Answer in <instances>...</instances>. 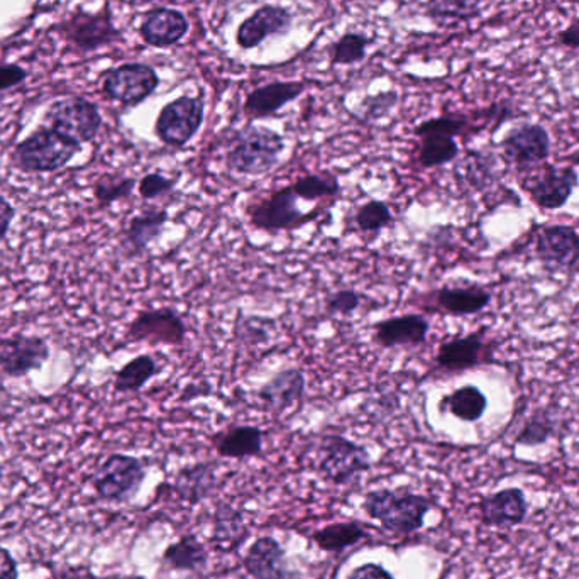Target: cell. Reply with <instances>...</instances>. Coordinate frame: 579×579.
<instances>
[{
	"mask_svg": "<svg viewBox=\"0 0 579 579\" xmlns=\"http://www.w3.org/2000/svg\"><path fill=\"white\" fill-rule=\"evenodd\" d=\"M285 149L287 143L278 131L246 124L230 137L224 163L245 177H263L277 168Z\"/></svg>",
	"mask_w": 579,
	"mask_h": 579,
	"instance_id": "1",
	"label": "cell"
},
{
	"mask_svg": "<svg viewBox=\"0 0 579 579\" xmlns=\"http://www.w3.org/2000/svg\"><path fill=\"white\" fill-rule=\"evenodd\" d=\"M432 507L431 498L407 489H374L363 502L364 511L371 518L379 520L390 533L403 536L421 530Z\"/></svg>",
	"mask_w": 579,
	"mask_h": 579,
	"instance_id": "2",
	"label": "cell"
},
{
	"mask_svg": "<svg viewBox=\"0 0 579 579\" xmlns=\"http://www.w3.org/2000/svg\"><path fill=\"white\" fill-rule=\"evenodd\" d=\"M472 130L465 115L444 114L424 121L415 126L414 136L421 139L417 163L421 168L431 169L449 165L459 156L456 137Z\"/></svg>",
	"mask_w": 579,
	"mask_h": 579,
	"instance_id": "3",
	"label": "cell"
},
{
	"mask_svg": "<svg viewBox=\"0 0 579 579\" xmlns=\"http://www.w3.org/2000/svg\"><path fill=\"white\" fill-rule=\"evenodd\" d=\"M80 149L82 144L43 126L15 146L12 159L22 172L51 173L69 165Z\"/></svg>",
	"mask_w": 579,
	"mask_h": 579,
	"instance_id": "4",
	"label": "cell"
},
{
	"mask_svg": "<svg viewBox=\"0 0 579 579\" xmlns=\"http://www.w3.org/2000/svg\"><path fill=\"white\" fill-rule=\"evenodd\" d=\"M299 200V195L293 192L292 185H285L277 190L259 195L249 204V224L265 232H280V230L300 229L321 216L322 210L306 213L300 209Z\"/></svg>",
	"mask_w": 579,
	"mask_h": 579,
	"instance_id": "5",
	"label": "cell"
},
{
	"mask_svg": "<svg viewBox=\"0 0 579 579\" xmlns=\"http://www.w3.org/2000/svg\"><path fill=\"white\" fill-rule=\"evenodd\" d=\"M370 468V453L361 444L339 434H331L321 441L317 473L324 482L335 486L348 485Z\"/></svg>",
	"mask_w": 579,
	"mask_h": 579,
	"instance_id": "6",
	"label": "cell"
},
{
	"mask_svg": "<svg viewBox=\"0 0 579 579\" xmlns=\"http://www.w3.org/2000/svg\"><path fill=\"white\" fill-rule=\"evenodd\" d=\"M144 479V461L130 454H111L94 476L97 497L107 504H126L136 497Z\"/></svg>",
	"mask_w": 579,
	"mask_h": 579,
	"instance_id": "7",
	"label": "cell"
},
{
	"mask_svg": "<svg viewBox=\"0 0 579 579\" xmlns=\"http://www.w3.org/2000/svg\"><path fill=\"white\" fill-rule=\"evenodd\" d=\"M206 121V102L194 95H182L163 105L155 121V134L169 148H185Z\"/></svg>",
	"mask_w": 579,
	"mask_h": 579,
	"instance_id": "8",
	"label": "cell"
},
{
	"mask_svg": "<svg viewBox=\"0 0 579 579\" xmlns=\"http://www.w3.org/2000/svg\"><path fill=\"white\" fill-rule=\"evenodd\" d=\"M48 127L75 143H91L102 127V115L94 102L83 97H66L53 102L44 114Z\"/></svg>",
	"mask_w": 579,
	"mask_h": 579,
	"instance_id": "9",
	"label": "cell"
},
{
	"mask_svg": "<svg viewBox=\"0 0 579 579\" xmlns=\"http://www.w3.org/2000/svg\"><path fill=\"white\" fill-rule=\"evenodd\" d=\"M58 31L80 53H92L123 40L108 6L99 12L75 11L58 25Z\"/></svg>",
	"mask_w": 579,
	"mask_h": 579,
	"instance_id": "10",
	"label": "cell"
},
{
	"mask_svg": "<svg viewBox=\"0 0 579 579\" xmlns=\"http://www.w3.org/2000/svg\"><path fill=\"white\" fill-rule=\"evenodd\" d=\"M188 328L180 312L172 307L141 310L126 329L127 342L152 345H184Z\"/></svg>",
	"mask_w": 579,
	"mask_h": 579,
	"instance_id": "11",
	"label": "cell"
},
{
	"mask_svg": "<svg viewBox=\"0 0 579 579\" xmlns=\"http://www.w3.org/2000/svg\"><path fill=\"white\" fill-rule=\"evenodd\" d=\"M159 86V76L153 66L144 63H124L108 70L102 80V91L123 107H137L148 101Z\"/></svg>",
	"mask_w": 579,
	"mask_h": 579,
	"instance_id": "12",
	"label": "cell"
},
{
	"mask_svg": "<svg viewBox=\"0 0 579 579\" xmlns=\"http://www.w3.org/2000/svg\"><path fill=\"white\" fill-rule=\"evenodd\" d=\"M534 252L549 273L579 270V232L571 226H546L537 232Z\"/></svg>",
	"mask_w": 579,
	"mask_h": 579,
	"instance_id": "13",
	"label": "cell"
},
{
	"mask_svg": "<svg viewBox=\"0 0 579 579\" xmlns=\"http://www.w3.org/2000/svg\"><path fill=\"white\" fill-rule=\"evenodd\" d=\"M500 149L508 165L518 169L536 168L551 155V136L542 124H520L505 134Z\"/></svg>",
	"mask_w": 579,
	"mask_h": 579,
	"instance_id": "14",
	"label": "cell"
},
{
	"mask_svg": "<svg viewBox=\"0 0 579 579\" xmlns=\"http://www.w3.org/2000/svg\"><path fill=\"white\" fill-rule=\"evenodd\" d=\"M492 361L486 329L447 339L434 356V373L459 374Z\"/></svg>",
	"mask_w": 579,
	"mask_h": 579,
	"instance_id": "15",
	"label": "cell"
},
{
	"mask_svg": "<svg viewBox=\"0 0 579 579\" xmlns=\"http://www.w3.org/2000/svg\"><path fill=\"white\" fill-rule=\"evenodd\" d=\"M50 358V345L38 335L14 334L0 339V371L9 379H22L41 370Z\"/></svg>",
	"mask_w": 579,
	"mask_h": 579,
	"instance_id": "16",
	"label": "cell"
},
{
	"mask_svg": "<svg viewBox=\"0 0 579 579\" xmlns=\"http://www.w3.org/2000/svg\"><path fill=\"white\" fill-rule=\"evenodd\" d=\"M529 510L526 492L517 486L498 489L495 494L483 497L478 504L483 526L494 529H514L523 526Z\"/></svg>",
	"mask_w": 579,
	"mask_h": 579,
	"instance_id": "17",
	"label": "cell"
},
{
	"mask_svg": "<svg viewBox=\"0 0 579 579\" xmlns=\"http://www.w3.org/2000/svg\"><path fill=\"white\" fill-rule=\"evenodd\" d=\"M373 342L383 350L418 348L427 342L431 321L422 313H402L371 325Z\"/></svg>",
	"mask_w": 579,
	"mask_h": 579,
	"instance_id": "18",
	"label": "cell"
},
{
	"mask_svg": "<svg viewBox=\"0 0 579 579\" xmlns=\"http://www.w3.org/2000/svg\"><path fill=\"white\" fill-rule=\"evenodd\" d=\"M292 25L293 14L283 6H261L239 24L236 43L241 50H255L270 37H283Z\"/></svg>",
	"mask_w": 579,
	"mask_h": 579,
	"instance_id": "19",
	"label": "cell"
},
{
	"mask_svg": "<svg viewBox=\"0 0 579 579\" xmlns=\"http://www.w3.org/2000/svg\"><path fill=\"white\" fill-rule=\"evenodd\" d=\"M579 185V175L571 166H544L542 172L524 185L530 198L542 210H558L568 204L572 192Z\"/></svg>",
	"mask_w": 579,
	"mask_h": 579,
	"instance_id": "20",
	"label": "cell"
},
{
	"mask_svg": "<svg viewBox=\"0 0 579 579\" xmlns=\"http://www.w3.org/2000/svg\"><path fill=\"white\" fill-rule=\"evenodd\" d=\"M488 288L476 283H449L428 296L432 310L453 317L476 316L492 303Z\"/></svg>",
	"mask_w": 579,
	"mask_h": 579,
	"instance_id": "21",
	"label": "cell"
},
{
	"mask_svg": "<svg viewBox=\"0 0 579 579\" xmlns=\"http://www.w3.org/2000/svg\"><path fill=\"white\" fill-rule=\"evenodd\" d=\"M306 373L300 368H283L259 386L256 399L263 403L267 411L283 414L300 405L306 399Z\"/></svg>",
	"mask_w": 579,
	"mask_h": 579,
	"instance_id": "22",
	"label": "cell"
},
{
	"mask_svg": "<svg viewBox=\"0 0 579 579\" xmlns=\"http://www.w3.org/2000/svg\"><path fill=\"white\" fill-rule=\"evenodd\" d=\"M190 22L187 15L178 9L159 8L149 9L143 15L139 25V37L144 43L153 48H172L187 38Z\"/></svg>",
	"mask_w": 579,
	"mask_h": 579,
	"instance_id": "23",
	"label": "cell"
},
{
	"mask_svg": "<svg viewBox=\"0 0 579 579\" xmlns=\"http://www.w3.org/2000/svg\"><path fill=\"white\" fill-rule=\"evenodd\" d=\"M242 566L255 579H300L288 566L281 544L270 536L259 537L249 546Z\"/></svg>",
	"mask_w": 579,
	"mask_h": 579,
	"instance_id": "24",
	"label": "cell"
},
{
	"mask_svg": "<svg viewBox=\"0 0 579 579\" xmlns=\"http://www.w3.org/2000/svg\"><path fill=\"white\" fill-rule=\"evenodd\" d=\"M307 83L300 82H271L258 86L246 95L242 111L249 121L268 120L280 112L285 105L292 104L302 97Z\"/></svg>",
	"mask_w": 579,
	"mask_h": 579,
	"instance_id": "25",
	"label": "cell"
},
{
	"mask_svg": "<svg viewBox=\"0 0 579 579\" xmlns=\"http://www.w3.org/2000/svg\"><path fill=\"white\" fill-rule=\"evenodd\" d=\"M168 220V210L163 207H146L131 217L123 232V249L127 258H137L146 252L153 242L158 241Z\"/></svg>",
	"mask_w": 579,
	"mask_h": 579,
	"instance_id": "26",
	"label": "cell"
},
{
	"mask_svg": "<svg viewBox=\"0 0 579 579\" xmlns=\"http://www.w3.org/2000/svg\"><path fill=\"white\" fill-rule=\"evenodd\" d=\"M265 432L256 425H232L213 437L214 447L226 459H248L263 453Z\"/></svg>",
	"mask_w": 579,
	"mask_h": 579,
	"instance_id": "27",
	"label": "cell"
},
{
	"mask_svg": "<svg viewBox=\"0 0 579 579\" xmlns=\"http://www.w3.org/2000/svg\"><path fill=\"white\" fill-rule=\"evenodd\" d=\"M486 409H488V399L475 385L461 386L444 395L440 402L441 412H447L457 421L468 422V424L482 421Z\"/></svg>",
	"mask_w": 579,
	"mask_h": 579,
	"instance_id": "28",
	"label": "cell"
},
{
	"mask_svg": "<svg viewBox=\"0 0 579 579\" xmlns=\"http://www.w3.org/2000/svg\"><path fill=\"white\" fill-rule=\"evenodd\" d=\"M214 486H216L214 465L197 463V465L185 466L177 473L173 488L182 500L198 504L209 497Z\"/></svg>",
	"mask_w": 579,
	"mask_h": 579,
	"instance_id": "29",
	"label": "cell"
},
{
	"mask_svg": "<svg viewBox=\"0 0 579 579\" xmlns=\"http://www.w3.org/2000/svg\"><path fill=\"white\" fill-rule=\"evenodd\" d=\"M163 364L153 354H139L115 371L114 390L117 393H136L162 373Z\"/></svg>",
	"mask_w": 579,
	"mask_h": 579,
	"instance_id": "30",
	"label": "cell"
},
{
	"mask_svg": "<svg viewBox=\"0 0 579 579\" xmlns=\"http://www.w3.org/2000/svg\"><path fill=\"white\" fill-rule=\"evenodd\" d=\"M162 562L173 571H198L207 565L206 547L197 537L187 534L166 547Z\"/></svg>",
	"mask_w": 579,
	"mask_h": 579,
	"instance_id": "31",
	"label": "cell"
},
{
	"mask_svg": "<svg viewBox=\"0 0 579 579\" xmlns=\"http://www.w3.org/2000/svg\"><path fill=\"white\" fill-rule=\"evenodd\" d=\"M368 536H370V534H368V530L364 529V526H361V524L339 523L317 530V533L312 534V540L321 551L338 555V552L356 546L358 542L366 539Z\"/></svg>",
	"mask_w": 579,
	"mask_h": 579,
	"instance_id": "32",
	"label": "cell"
},
{
	"mask_svg": "<svg viewBox=\"0 0 579 579\" xmlns=\"http://www.w3.org/2000/svg\"><path fill=\"white\" fill-rule=\"evenodd\" d=\"M485 0H424V14L437 24L468 21L482 12Z\"/></svg>",
	"mask_w": 579,
	"mask_h": 579,
	"instance_id": "33",
	"label": "cell"
},
{
	"mask_svg": "<svg viewBox=\"0 0 579 579\" xmlns=\"http://www.w3.org/2000/svg\"><path fill=\"white\" fill-rule=\"evenodd\" d=\"M371 43L373 40L361 31L342 34L329 46L331 66H350L363 62Z\"/></svg>",
	"mask_w": 579,
	"mask_h": 579,
	"instance_id": "34",
	"label": "cell"
},
{
	"mask_svg": "<svg viewBox=\"0 0 579 579\" xmlns=\"http://www.w3.org/2000/svg\"><path fill=\"white\" fill-rule=\"evenodd\" d=\"M293 192L303 201H321L338 198L341 194L339 178L331 173H312L292 184Z\"/></svg>",
	"mask_w": 579,
	"mask_h": 579,
	"instance_id": "35",
	"label": "cell"
},
{
	"mask_svg": "<svg viewBox=\"0 0 579 579\" xmlns=\"http://www.w3.org/2000/svg\"><path fill=\"white\" fill-rule=\"evenodd\" d=\"M395 216L389 204L383 200H368L354 213V224L363 235H379L386 227L393 226Z\"/></svg>",
	"mask_w": 579,
	"mask_h": 579,
	"instance_id": "36",
	"label": "cell"
},
{
	"mask_svg": "<svg viewBox=\"0 0 579 579\" xmlns=\"http://www.w3.org/2000/svg\"><path fill=\"white\" fill-rule=\"evenodd\" d=\"M556 424L551 414L546 411H537L524 422L523 428L515 436V444L524 447H537L549 443L555 436Z\"/></svg>",
	"mask_w": 579,
	"mask_h": 579,
	"instance_id": "37",
	"label": "cell"
},
{
	"mask_svg": "<svg viewBox=\"0 0 579 579\" xmlns=\"http://www.w3.org/2000/svg\"><path fill=\"white\" fill-rule=\"evenodd\" d=\"M137 180L126 175H102L95 182L94 195L102 207L112 206L114 201L130 197L136 188Z\"/></svg>",
	"mask_w": 579,
	"mask_h": 579,
	"instance_id": "38",
	"label": "cell"
},
{
	"mask_svg": "<svg viewBox=\"0 0 579 579\" xmlns=\"http://www.w3.org/2000/svg\"><path fill=\"white\" fill-rule=\"evenodd\" d=\"M246 536V526L242 517L235 508L219 507L216 511V523H214V539L217 542H241Z\"/></svg>",
	"mask_w": 579,
	"mask_h": 579,
	"instance_id": "39",
	"label": "cell"
},
{
	"mask_svg": "<svg viewBox=\"0 0 579 579\" xmlns=\"http://www.w3.org/2000/svg\"><path fill=\"white\" fill-rule=\"evenodd\" d=\"M366 297L353 290V288H342L338 292L329 293L324 300L325 313L331 317H350L361 309Z\"/></svg>",
	"mask_w": 579,
	"mask_h": 579,
	"instance_id": "40",
	"label": "cell"
},
{
	"mask_svg": "<svg viewBox=\"0 0 579 579\" xmlns=\"http://www.w3.org/2000/svg\"><path fill=\"white\" fill-rule=\"evenodd\" d=\"M180 177L169 178L162 173H148L141 180H137V192L143 200H156L173 194L177 188Z\"/></svg>",
	"mask_w": 579,
	"mask_h": 579,
	"instance_id": "41",
	"label": "cell"
},
{
	"mask_svg": "<svg viewBox=\"0 0 579 579\" xmlns=\"http://www.w3.org/2000/svg\"><path fill=\"white\" fill-rule=\"evenodd\" d=\"M399 102L396 92H380L379 95H371L364 99L360 105L361 115L364 120H382L383 115L389 114Z\"/></svg>",
	"mask_w": 579,
	"mask_h": 579,
	"instance_id": "42",
	"label": "cell"
},
{
	"mask_svg": "<svg viewBox=\"0 0 579 579\" xmlns=\"http://www.w3.org/2000/svg\"><path fill=\"white\" fill-rule=\"evenodd\" d=\"M25 79H28V72L22 66L14 65V63L0 65V92L21 85Z\"/></svg>",
	"mask_w": 579,
	"mask_h": 579,
	"instance_id": "43",
	"label": "cell"
},
{
	"mask_svg": "<svg viewBox=\"0 0 579 579\" xmlns=\"http://www.w3.org/2000/svg\"><path fill=\"white\" fill-rule=\"evenodd\" d=\"M348 579H395L392 572L386 571L383 566L374 565V562H366V565L358 566L350 572Z\"/></svg>",
	"mask_w": 579,
	"mask_h": 579,
	"instance_id": "44",
	"label": "cell"
},
{
	"mask_svg": "<svg viewBox=\"0 0 579 579\" xmlns=\"http://www.w3.org/2000/svg\"><path fill=\"white\" fill-rule=\"evenodd\" d=\"M556 40L568 50L579 51V18L572 19L562 31H559Z\"/></svg>",
	"mask_w": 579,
	"mask_h": 579,
	"instance_id": "45",
	"label": "cell"
},
{
	"mask_svg": "<svg viewBox=\"0 0 579 579\" xmlns=\"http://www.w3.org/2000/svg\"><path fill=\"white\" fill-rule=\"evenodd\" d=\"M0 579H19V565L8 547L0 546Z\"/></svg>",
	"mask_w": 579,
	"mask_h": 579,
	"instance_id": "46",
	"label": "cell"
},
{
	"mask_svg": "<svg viewBox=\"0 0 579 579\" xmlns=\"http://www.w3.org/2000/svg\"><path fill=\"white\" fill-rule=\"evenodd\" d=\"M15 210L14 207L9 204L8 198L0 195V241L6 239L9 229H11L12 220H14Z\"/></svg>",
	"mask_w": 579,
	"mask_h": 579,
	"instance_id": "47",
	"label": "cell"
},
{
	"mask_svg": "<svg viewBox=\"0 0 579 579\" xmlns=\"http://www.w3.org/2000/svg\"><path fill=\"white\" fill-rule=\"evenodd\" d=\"M139 4H153V2H168V4H177L180 0H137Z\"/></svg>",
	"mask_w": 579,
	"mask_h": 579,
	"instance_id": "48",
	"label": "cell"
},
{
	"mask_svg": "<svg viewBox=\"0 0 579 579\" xmlns=\"http://www.w3.org/2000/svg\"><path fill=\"white\" fill-rule=\"evenodd\" d=\"M2 478H4V468L0 465V482H2Z\"/></svg>",
	"mask_w": 579,
	"mask_h": 579,
	"instance_id": "49",
	"label": "cell"
}]
</instances>
